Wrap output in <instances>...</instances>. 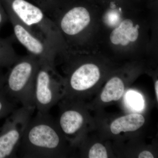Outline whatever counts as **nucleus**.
Masks as SVG:
<instances>
[{"instance_id":"f257e3e1","label":"nucleus","mask_w":158,"mask_h":158,"mask_svg":"<svg viewBox=\"0 0 158 158\" xmlns=\"http://www.w3.org/2000/svg\"><path fill=\"white\" fill-rule=\"evenodd\" d=\"M58 124L49 113L31 118L23 135L18 152L20 157L51 158L59 156L62 138Z\"/></svg>"},{"instance_id":"f03ea898","label":"nucleus","mask_w":158,"mask_h":158,"mask_svg":"<svg viewBox=\"0 0 158 158\" xmlns=\"http://www.w3.org/2000/svg\"><path fill=\"white\" fill-rule=\"evenodd\" d=\"M33 55L19 57L6 74L4 89L7 94L22 106L36 109L34 101L35 79L40 65Z\"/></svg>"},{"instance_id":"7ed1b4c3","label":"nucleus","mask_w":158,"mask_h":158,"mask_svg":"<svg viewBox=\"0 0 158 158\" xmlns=\"http://www.w3.org/2000/svg\"><path fill=\"white\" fill-rule=\"evenodd\" d=\"M34 110L22 106L7 117L0 129V158L16 157L24 133Z\"/></svg>"},{"instance_id":"20e7f679","label":"nucleus","mask_w":158,"mask_h":158,"mask_svg":"<svg viewBox=\"0 0 158 158\" xmlns=\"http://www.w3.org/2000/svg\"><path fill=\"white\" fill-rule=\"evenodd\" d=\"M61 94V85L54 67L40 62L34 88V101L37 112L49 113Z\"/></svg>"},{"instance_id":"39448f33","label":"nucleus","mask_w":158,"mask_h":158,"mask_svg":"<svg viewBox=\"0 0 158 158\" xmlns=\"http://www.w3.org/2000/svg\"><path fill=\"white\" fill-rule=\"evenodd\" d=\"M7 12L15 37L29 54L36 57L41 63L54 67L56 51L54 48L45 39L28 29L9 9H7Z\"/></svg>"},{"instance_id":"423d86ee","label":"nucleus","mask_w":158,"mask_h":158,"mask_svg":"<svg viewBox=\"0 0 158 158\" xmlns=\"http://www.w3.org/2000/svg\"><path fill=\"white\" fill-rule=\"evenodd\" d=\"M90 21V13L87 9L83 6H76L60 18L58 26L65 35L73 37L81 33Z\"/></svg>"},{"instance_id":"0eeeda50","label":"nucleus","mask_w":158,"mask_h":158,"mask_svg":"<svg viewBox=\"0 0 158 158\" xmlns=\"http://www.w3.org/2000/svg\"><path fill=\"white\" fill-rule=\"evenodd\" d=\"M99 69L93 64H85L79 66L71 74L69 84L72 90L80 92L94 86L99 80Z\"/></svg>"},{"instance_id":"6e6552de","label":"nucleus","mask_w":158,"mask_h":158,"mask_svg":"<svg viewBox=\"0 0 158 158\" xmlns=\"http://www.w3.org/2000/svg\"><path fill=\"white\" fill-rule=\"evenodd\" d=\"M138 25L134 27L131 19H125L118 27L112 31L110 34V40L115 45H127L130 42H135L138 39Z\"/></svg>"},{"instance_id":"1a4fd4ad","label":"nucleus","mask_w":158,"mask_h":158,"mask_svg":"<svg viewBox=\"0 0 158 158\" xmlns=\"http://www.w3.org/2000/svg\"><path fill=\"white\" fill-rule=\"evenodd\" d=\"M84 121V117L78 111L68 109L61 113L58 125L65 135H73L81 129Z\"/></svg>"},{"instance_id":"9d476101","label":"nucleus","mask_w":158,"mask_h":158,"mask_svg":"<svg viewBox=\"0 0 158 158\" xmlns=\"http://www.w3.org/2000/svg\"><path fill=\"white\" fill-rule=\"evenodd\" d=\"M144 122L145 118L141 114H129L114 120L110 126V130L114 135H118L123 131H134L141 127Z\"/></svg>"},{"instance_id":"9b49d317","label":"nucleus","mask_w":158,"mask_h":158,"mask_svg":"<svg viewBox=\"0 0 158 158\" xmlns=\"http://www.w3.org/2000/svg\"><path fill=\"white\" fill-rule=\"evenodd\" d=\"M124 89L122 80L117 77H114L105 85L101 94V99L104 102L118 101L123 95Z\"/></svg>"},{"instance_id":"f8f14e48","label":"nucleus","mask_w":158,"mask_h":158,"mask_svg":"<svg viewBox=\"0 0 158 158\" xmlns=\"http://www.w3.org/2000/svg\"><path fill=\"white\" fill-rule=\"evenodd\" d=\"M19 58L10 40L0 37V68H10Z\"/></svg>"},{"instance_id":"ddd939ff","label":"nucleus","mask_w":158,"mask_h":158,"mask_svg":"<svg viewBox=\"0 0 158 158\" xmlns=\"http://www.w3.org/2000/svg\"><path fill=\"white\" fill-rule=\"evenodd\" d=\"M15 102L7 94L4 88L0 90V119L9 116L16 109Z\"/></svg>"},{"instance_id":"4468645a","label":"nucleus","mask_w":158,"mask_h":158,"mask_svg":"<svg viewBox=\"0 0 158 158\" xmlns=\"http://www.w3.org/2000/svg\"><path fill=\"white\" fill-rule=\"evenodd\" d=\"M127 102L135 110H140L143 106V101L141 95L134 91H131L127 94Z\"/></svg>"},{"instance_id":"2eb2a0df","label":"nucleus","mask_w":158,"mask_h":158,"mask_svg":"<svg viewBox=\"0 0 158 158\" xmlns=\"http://www.w3.org/2000/svg\"><path fill=\"white\" fill-rule=\"evenodd\" d=\"M88 156L90 158H107V152L104 145L100 143H96L90 148Z\"/></svg>"},{"instance_id":"dca6fc26","label":"nucleus","mask_w":158,"mask_h":158,"mask_svg":"<svg viewBox=\"0 0 158 158\" xmlns=\"http://www.w3.org/2000/svg\"><path fill=\"white\" fill-rule=\"evenodd\" d=\"M8 19V15L4 10L0 7V31L3 26Z\"/></svg>"},{"instance_id":"f3484780","label":"nucleus","mask_w":158,"mask_h":158,"mask_svg":"<svg viewBox=\"0 0 158 158\" xmlns=\"http://www.w3.org/2000/svg\"><path fill=\"white\" fill-rule=\"evenodd\" d=\"M1 69V68H0ZM6 74H4L0 69V90L4 88L6 81Z\"/></svg>"},{"instance_id":"a211bd4d","label":"nucleus","mask_w":158,"mask_h":158,"mask_svg":"<svg viewBox=\"0 0 158 158\" xmlns=\"http://www.w3.org/2000/svg\"><path fill=\"white\" fill-rule=\"evenodd\" d=\"M139 158H153L154 156L152 153L148 151L142 152L138 156Z\"/></svg>"},{"instance_id":"6ab92c4d","label":"nucleus","mask_w":158,"mask_h":158,"mask_svg":"<svg viewBox=\"0 0 158 158\" xmlns=\"http://www.w3.org/2000/svg\"><path fill=\"white\" fill-rule=\"evenodd\" d=\"M155 92L156 94V97L157 100L158 101V81L157 80L156 82L155 85Z\"/></svg>"}]
</instances>
